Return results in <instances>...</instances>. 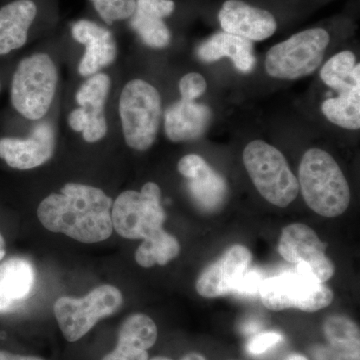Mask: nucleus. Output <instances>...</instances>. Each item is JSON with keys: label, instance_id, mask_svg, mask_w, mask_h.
Segmentation results:
<instances>
[{"label": "nucleus", "instance_id": "aec40b11", "mask_svg": "<svg viewBox=\"0 0 360 360\" xmlns=\"http://www.w3.org/2000/svg\"><path fill=\"white\" fill-rule=\"evenodd\" d=\"M34 283V267L25 258H9L0 264V314L25 302Z\"/></svg>", "mask_w": 360, "mask_h": 360}, {"label": "nucleus", "instance_id": "e433bc0d", "mask_svg": "<svg viewBox=\"0 0 360 360\" xmlns=\"http://www.w3.org/2000/svg\"><path fill=\"white\" fill-rule=\"evenodd\" d=\"M2 89V82H1V78H0V92H1Z\"/></svg>", "mask_w": 360, "mask_h": 360}, {"label": "nucleus", "instance_id": "72a5a7b5", "mask_svg": "<svg viewBox=\"0 0 360 360\" xmlns=\"http://www.w3.org/2000/svg\"><path fill=\"white\" fill-rule=\"evenodd\" d=\"M148 360H172V359H168V357H165V356H155V357H153V359H148ZM180 360H206V359L205 356H203L202 354H198V352H189V354L184 355V356L182 357V359Z\"/></svg>", "mask_w": 360, "mask_h": 360}, {"label": "nucleus", "instance_id": "f03ea898", "mask_svg": "<svg viewBox=\"0 0 360 360\" xmlns=\"http://www.w3.org/2000/svg\"><path fill=\"white\" fill-rule=\"evenodd\" d=\"M298 184L305 203L321 217H340L349 205L347 180L328 151L310 148L303 155Z\"/></svg>", "mask_w": 360, "mask_h": 360}, {"label": "nucleus", "instance_id": "39448f33", "mask_svg": "<svg viewBox=\"0 0 360 360\" xmlns=\"http://www.w3.org/2000/svg\"><path fill=\"white\" fill-rule=\"evenodd\" d=\"M118 110L127 146L139 151L150 148L158 137L162 115L158 90L146 80H130L120 94Z\"/></svg>", "mask_w": 360, "mask_h": 360}, {"label": "nucleus", "instance_id": "5701e85b", "mask_svg": "<svg viewBox=\"0 0 360 360\" xmlns=\"http://www.w3.org/2000/svg\"><path fill=\"white\" fill-rule=\"evenodd\" d=\"M321 78L338 94L360 86V65L352 51H345L333 56L321 70Z\"/></svg>", "mask_w": 360, "mask_h": 360}, {"label": "nucleus", "instance_id": "a878e982", "mask_svg": "<svg viewBox=\"0 0 360 360\" xmlns=\"http://www.w3.org/2000/svg\"><path fill=\"white\" fill-rule=\"evenodd\" d=\"M129 20L132 30L151 49H165L172 41V32L165 18L135 9Z\"/></svg>", "mask_w": 360, "mask_h": 360}, {"label": "nucleus", "instance_id": "2f4dec72", "mask_svg": "<svg viewBox=\"0 0 360 360\" xmlns=\"http://www.w3.org/2000/svg\"><path fill=\"white\" fill-rule=\"evenodd\" d=\"M68 124L71 129L77 132L84 131L87 124V115L82 108H78L73 110L68 115Z\"/></svg>", "mask_w": 360, "mask_h": 360}, {"label": "nucleus", "instance_id": "c9c22d12", "mask_svg": "<svg viewBox=\"0 0 360 360\" xmlns=\"http://www.w3.org/2000/svg\"><path fill=\"white\" fill-rule=\"evenodd\" d=\"M286 360H309L304 355L300 354H291L288 355V359Z\"/></svg>", "mask_w": 360, "mask_h": 360}, {"label": "nucleus", "instance_id": "a211bd4d", "mask_svg": "<svg viewBox=\"0 0 360 360\" xmlns=\"http://www.w3.org/2000/svg\"><path fill=\"white\" fill-rule=\"evenodd\" d=\"M158 328L148 315L127 317L118 333L117 345L101 360H148L149 348L158 340Z\"/></svg>", "mask_w": 360, "mask_h": 360}, {"label": "nucleus", "instance_id": "ddd939ff", "mask_svg": "<svg viewBox=\"0 0 360 360\" xmlns=\"http://www.w3.org/2000/svg\"><path fill=\"white\" fill-rule=\"evenodd\" d=\"M222 32L250 41H264L276 32V16L266 9L243 0H226L219 13Z\"/></svg>", "mask_w": 360, "mask_h": 360}, {"label": "nucleus", "instance_id": "473e14b6", "mask_svg": "<svg viewBox=\"0 0 360 360\" xmlns=\"http://www.w3.org/2000/svg\"><path fill=\"white\" fill-rule=\"evenodd\" d=\"M0 360H44L37 356H25V355L13 354L11 352L0 350Z\"/></svg>", "mask_w": 360, "mask_h": 360}, {"label": "nucleus", "instance_id": "f8f14e48", "mask_svg": "<svg viewBox=\"0 0 360 360\" xmlns=\"http://www.w3.org/2000/svg\"><path fill=\"white\" fill-rule=\"evenodd\" d=\"M56 149V132L49 122L35 127L26 139L0 137V160L13 169L28 170L44 165Z\"/></svg>", "mask_w": 360, "mask_h": 360}, {"label": "nucleus", "instance_id": "cd10ccee", "mask_svg": "<svg viewBox=\"0 0 360 360\" xmlns=\"http://www.w3.org/2000/svg\"><path fill=\"white\" fill-rule=\"evenodd\" d=\"M207 89L205 78L198 72L187 73L179 82V92L181 98L195 101L203 96Z\"/></svg>", "mask_w": 360, "mask_h": 360}, {"label": "nucleus", "instance_id": "423d86ee", "mask_svg": "<svg viewBox=\"0 0 360 360\" xmlns=\"http://www.w3.org/2000/svg\"><path fill=\"white\" fill-rule=\"evenodd\" d=\"M329 42L330 34L324 28H309L295 33L267 51L265 70L278 79L309 77L321 65Z\"/></svg>", "mask_w": 360, "mask_h": 360}, {"label": "nucleus", "instance_id": "4468645a", "mask_svg": "<svg viewBox=\"0 0 360 360\" xmlns=\"http://www.w3.org/2000/svg\"><path fill=\"white\" fill-rule=\"evenodd\" d=\"M71 35L75 41L85 46L84 56L78 65L82 77H91L115 63L117 45L108 28L92 20H80L71 26Z\"/></svg>", "mask_w": 360, "mask_h": 360}, {"label": "nucleus", "instance_id": "b1692460", "mask_svg": "<svg viewBox=\"0 0 360 360\" xmlns=\"http://www.w3.org/2000/svg\"><path fill=\"white\" fill-rule=\"evenodd\" d=\"M323 115L333 124L348 130L360 129V86L341 92L321 104Z\"/></svg>", "mask_w": 360, "mask_h": 360}, {"label": "nucleus", "instance_id": "412c9836", "mask_svg": "<svg viewBox=\"0 0 360 360\" xmlns=\"http://www.w3.org/2000/svg\"><path fill=\"white\" fill-rule=\"evenodd\" d=\"M198 54L205 63L231 58L236 68L245 73L250 72L257 61L252 41L224 32L215 33L205 40L198 47Z\"/></svg>", "mask_w": 360, "mask_h": 360}, {"label": "nucleus", "instance_id": "7c9ffc66", "mask_svg": "<svg viewBox=\"0 0 360 360\" xmlns=\"http://www.w3.org/2000/svg\"><path fill=\"white\" fill-rule=\"evenodd\" d=\"M262 274L257 270H248L241 279L233 295L240 296H253L259 292L260 284L264 281Z\"/></svg>", "mask_w": 360, "mask_h": 360}, {"label": "nucleus", "instance_id": "1a4fd4ad", "mask_svg": "<svg viewBox=\"0 0 360 360\" xmlns=\"http://www.w3.org/2000/svg\"><path fill=\"white\" fill-rule=\"evenodd\" d=\"M122 304L120 290L105 284L82 298H58L54 304V314L65 340L75 342L89 333L101 319L115 314Z\"/></svg>", "mask_w": 360, "mask_h": 360}, {"label": "nucleus", "instance_id": "6ab92c4d", "mask_svg": "<svg viewBox=\"0 0 360 360\" xmlns=\"http://www.w3.org/2000/svg\"><path fill=\"white\" fill-rule=\"evenodd\" d=\"M37 15L33 0H13L0 7V56L20 49Z\"/></svg>", "mask_w": 360, "mask_h": 360}, {"label": "nucleus", "instance_id": "2eb2a0df", "mask_svg": "<svg viewBox=\"0 0 360 360\" xmlns=\"http://www.w3.org/2000/svg\"><path fill=\"white\" fill-rule=\"evenodd\" d=\"M177 169L188 179L189 191L200 207L212 212L222 205L227 195L226 182L205 158L198 155L184 156Z\"/></svg>", "mask_w": 360, "mask_h": 360}, {"label": "nucleus", "instance_id": "393cba45", "mask_svg": "<svg viewBox=\"0 0 360 360\" xmlns=\"http://www.w3.org/2000/svg\"><path fill=\"white\" fill-rule=\"evenodd\" d=\"M179 240L161 229L153 236L143 239L135 252V260L141 266L149 269L156 264H167L170 260L179 257Z\"/></svg>", "mask_w": 360, "mask_h": 360}, {"label": "nucleus", "instance_id": "dca6fc26", "mask_svg": "<svg viewBox=\"0 0 360 360\" xmlns=\"http://www.w3.org/2000/svg\"><path fill=\"white\" fill-rule=\"evenodd\" d=\"M110 85V77L105 73L98 72L85 80L75 94L78 105L87 115V124L82 136L89 143L101 141L108 134L104 108Z\"/></svg>", "mask_w": 360, "mask_h": 360}, {"label": "nucleus", "instance_id": "7ed1b4c3", "mask_svg": "<svg viewBox=\"0 0 360 360\" xmlns=\"http://www.w3.org/2000/svg\"><path fill=\"white\" fill-rule=\"evenodd\" d=\"M58 82V68L49 54L35 53L23 58L11 78L14 110L26 120H42L51 108Z\"/></svg>", "mask_w": 360, "mask_h": 360}, {"label": "nucleus", "instance_id": "0eeeda50", "mask_svg": "<svg viewBox=\"0 0 360 360\" xmlns=\"http://www.w3.org/2000/svg\"><path fill=\"white\" fill-rule=\"evenodd\" d=\"M258 293L262 304L274 311L297 309L315 312L333 302V292L328 286L312 274L296 269L264 278Z\"/></svg>", "mask_w": 360, "mask_h": 360}, {"label": "nucleus", "instance_id": "9b49d317", "mask_svg": "<svg viewBox=\"0 0 360 360\" xmlns=\"http://www.w3.org/2000/svg\"><path fill=\"white\" fill-rule=\"evenodd\" d=\"M252 255L245 245H232L201 272L196 281L198 295L205 298L221 297L233 292L250 269Z\"/></svg>", "mask_w": 360, "mask_h": 360}, {"label": "nucleus", "instance_id": "c85d7f7f", "mask_svg": "<svg viewBox=\"0 0 360 360\" xmlns=\"http://www.w3.org/2000/svg\"><path fill=\"white\" fill-rule=\"evenodd\" d=\"M283 340V336L276 331H269V333H262L255 335L250 341L248 345V350L250 354L258 355L264 354L279 342Z\"/></svg>", "mask_w": 360, "mask_h": 360}, {"label": "nucleus", "instance_id": "f257e3e1", "mask_svg": "<svg viewBox=\"0 0 360 360\" xmlns=\"http://www.w3.org/2000/svg\"><path fill=\"white\" fill-rule=\"evenodd\" d=\"M112 200L101 189L68 184L60 193H52L40 202L37 217L45 229L63 233L82 243L110 238Z\"/></svg>", "mask_w": 360, "mask_h": 360}, {"label": "nucleus", "instance_id": "6e6552de", "mask_svg": "<svg viewBox=\"0 0 360 360\" xmlns=\"http://www.w3.org/2000/svg\"><path fill=\"white\" fill-rule=\"evenodd\" d=\"M165 219L160 187L155 182L144 184L141 191L120 193L111 208L113 229L127 239L149 238L163 229Z\"/></svg>", "mask_w": 360, "mask_h": 360}, {"label": "nucleus", "instance_id": "f704fd0d", "mask_svg": "<svg viewBox=\"0 0 360 360\" xmlns=\"http://www.w3.org/2000/svg\"><path fill=\"white\" fill-rule=\"evenodd\" d=\"M6 241H4V238H2L1 234H0V262L6 257Z\"/></svg>", "mask_w": 360, "mask_h": 360}, {"label": "nucleus", "instance_id": "4be33fe9", "mask_svg": "<svg viewBox=\"0 0 360 360\" xmlns=\"http://www.w3.org/2000/svg\"><path fill=\"white\" fill-rule=\"evenodd\" d=\"M323 333L335 352V360H359V328L343 315H331L323 322Z\"/></svg>", "mask_w": 360, "mask_h": 360}, {"label": "nucleus", "instance_id": "c756f323", "mask_svg": "<svg viewBox=\"0 0 360 360\" xmlns=\"http://www.w3.org/2000/svg\"><path fill=\"white\" fill-rule=\"evenodd\" d=\"M135 9L155 14L165 20L174 13L175 2L174 0H136Z\"/></svg>", "mask_w": 360, "mask_h": 360}, {"label": "nucleus", "instance_id": "f3484780", "mask_svg": "<svg viewBox=\"0 0 360 360\" xmlns=\"http://www.w3.org/2000/svg\"><path fill=\"white\" fill-rule=\"evenodd\" d=\"M212 120V111L207 105L181 98L165 112V134L174 142L195 141L205 134Z\"/></svg>", "mask_w": 360, "mask_h": 360}, {"label": "nucleus", "instance_id": "9d476101", "mask_svg": "<svg viewBox=\"0 0 360 360\" xmlns=\"http://www.w3.org/2000/svg\"><path fill=\"white\" fill-rule=\"evenodd\" d=\"M326 243L307 224H292L284 227L278 243V252L297 271L307 272L321 283L335 274V264L326 257Z\"/></svg>", "mask_w": 360, "mask_h": 360}, {"label": "nucleus", "instance_id": "20e7f679", "mask_svg": "<svg viewBox=\"0 0 360 360\" xmlns=\"http://www.w3.org/2000/svg\"><path fill=\"white\" fill-rule=\"evenodd\" d=\"M243 163L260 195L286 207L300 193V184L283 153L264 141H253L243 150Z\"/></svg>", "mask_w": 360, "mask_h": 360}, {"label": "nucleus", "instance_id": "bb28decb", "mask_svg": "<svg viewBox=\"0 0 360 360\" xmlns=\"http://www.w3.org/2000/svg\"><path fill=\"white\" fill-rule=\"evenodd\" d=\"M90 2L108 25L129 20L136 6V0H90Z\"/></svg>", "mask_w": 360, "mask_h": 360}]
</instances>
